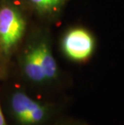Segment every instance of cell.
Masks as SVG:
<instances>
[{
  "label": "cell",
  "instance_id": "obj_1",
  "mask_svg": "<svg viewBox=\"0 0 124 125\" xmlns=\"http://www.w3.org/2000/svg\"><path fill=\"white\" fill-rule=\"evenodd\" d=\"M16 55L19 78L28 86L40 90L60 84L62 72L52 52V38L47 28L31 31Z\"/></svg>",
  "mask_w": 124,
  "mask_h": 125
},
{
  "label": "cell",
  "instance_id": "obj_2",
  "mask_svg": "<svg viewBox=\"0 0 124 125\" xmlns=\"http://www.w3.org/2000/svg\"><path fill=\"white\" fill-rule=\"evenodd\" d=\"M2 104L8 125H52L62 111L59 103L33 98L20 86L5 90Z\"/></svg>",
  "mask_w": 124,
  "mask_h": 125
},
{
  "label": "cell",
  "instance_id": "obj_3",
  "mask_svg": "<svg viewBox=\"0 0 124 125\" xmlns=\"http://www.w3.org/2000/svg\"><path fill=\"white\" fill-rule=\"evenodd\" d=\"M28 14L17 0H0V54L8 65L26 38Z\"/></svg>",
  "mask_w": 124,
  "mask_h": 125
},
{
  "label": "cell",
  "instance_id": "obj_4",
  "mask_svg": "<svg viewBox=\"0 0 124 125\" xmlns=\"http://www.w3.org/2000/svg\"><path fill=\"white\" fill-rule=\"evenodd\" d=\"M97 46L96 37L83 26L66 29L60 41V51L67 60L74 63H86L93 57Z\"/></svg>",
  "mask_w": 124,
  "mask_h": 125
},
{
  "label": "cell",
  "instance_id": "obj_5",
  "mask_svg": "<svg viewBox=\"0 0 124 125\" xmlns=\"http://www.w3.org/2000/svg\"><path fill=\"white\" fill-rule=\"evenodd\" d=\"M28 14L40 20L53 21L64 10L68 0H17Z\"/></svg>",
  "mask_w": 124,
  "mask_h": 125
},
{
  "label": "cell",
  "instance_id": "obj_6",
  "mask_svg": "<svg viewBox=\"0 0 124 125\" xmlns=\"http://www.w3.org/2000/svg\"><path fill=\"white\" fill-rule=\"evenodd\" d=\"M52 125H90L85 120L73 117H65L60 115L55 120Z\"/></svg>",
  "mask_w": 124,
  "mask_h": 125
},
{
  "label": "cell",
  "instance_id": "obj_7",
  "mask_svg": "<svg viewBox=\"0 0 124 125\" xmlns=\"http://www.w3.org/2000/svg\"><path fill=\"white\" fill-rule=\"evenodd\" d=\"M9 66L10 65H8L2 59L1 54H0V81L4 80L7 78L9 72Z\"/></svg>",
  "mask_w": 124,
  "mask_h": 125
},
{
  "label": "cell",
  "instance_id": "obj_8",
  "mask_svg": "<svg viewBox=\"0 0 124 125\" xmlns=\"http://www.w3.org/2000/svg\"><path fill=\"white\" fill-rule=\"evenodd\" d=\"M0 125H8L7 120L5 116L3 107H2V104L1 102V98H0Z\"/></svg>",
  "mask_w": 124,
  "mask_h": 125
}]
</instances>
